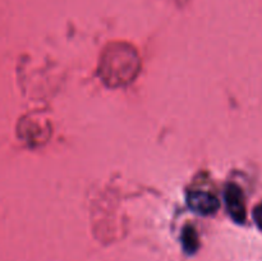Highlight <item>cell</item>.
I'll return each mask as SVG.
<instances>
[{
	"mask_svg": "<svg viewBox=\"0 0 262 261\" xmlns=\"http://www.w3.org/2000/svg\"><path fill=\"white\" fill-rule=\"evenodd\" d=\"M141 60L137 51L128 44H112L105 49L99 66L100 78L106 86H127L140 73Z\"/></svg>",
	"mask_w": 262,
	"mask_h": 261,
	"instance_id": "1",
	"label": "cell"
},
{
	"mask_svg": "<svg viewBox=\"0 0 262 261\" xmlns=\"http://www.w3.org/2000/svg\"><path fill=\"white\" fill-rule=\"evenodd\" d=\"M187 204L194 212L201 215H212L219 210L220 202L215 194L201 189H191L187 193Z\"/></svg>",
	"mask_w": 262,
	"mask_h": 261,
	"instance_id": "2",
	"label": "cell"
},
{
	"mask_svg": "<svg viewBox=\"0 0 262 261\" xmlns=\"http://www.w3.org/2000/svg\"><path fill=\"white\" fill-rule=\"evenodd\" d=\"M225 205L232 219L238 224H242L246 220V206L243 192L237 184L229 183L225 187L224 192Z\"/></svg>",
	"mask_w": 262,
	"mask_h": 261,
	"instance_id": "3",
	"label": "cell"
},
{
	"mask_svg": "<svg viewBox=\"0 0 262 261\" xmlns=\"http://www.w3.org/2000/svg\"><path fill=\"white\" fill-rule=\"evenodd\" d=\"M182 246H183V250L187 255H194L199 251V234L192 225H186L182 230Z\"/></svg>",
	"mask_w": 262,
	"mask_h": 261,
	"instance_id": "4",
	"label": "cell"
},
{
	"mask_svg": "<svg viewBox=\"0 0 262 261\" xmlns=\"http://www.w3.org/2000/svg\"><path fill=\"white\" fill-rule=\"evenodd\" d=\"M253 217H255L256 223H257L258 228L262 230V206H257L253 211Z\"/></svg>",
	"mask_w": 262,
	"mask_h": 261,
	"instance_id": "5",
	"label": "cell"
}]
</instances>
